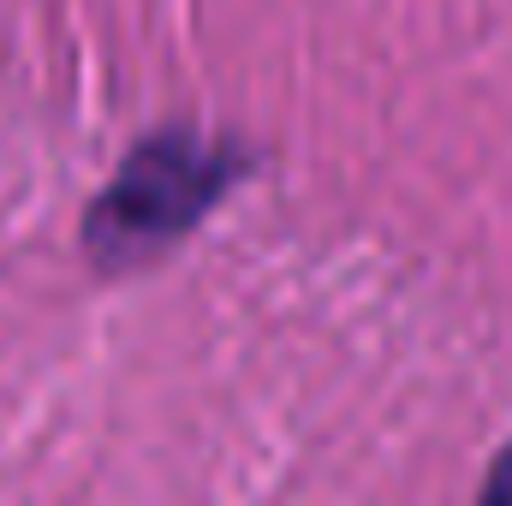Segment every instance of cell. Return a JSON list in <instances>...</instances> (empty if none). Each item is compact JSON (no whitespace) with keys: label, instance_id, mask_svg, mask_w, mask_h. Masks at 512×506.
I'll return each mask as SVG.
<instances>
[{"label":"cell","instance_id":"obj_1","mask_svg":"<svg viewBox=\"0 0 512 506\" xmlns=\"http://www.w3.org/2000/svg\"><path fill=\"white\" fill-rule=\"evenodd\" d=\"M245 173V155L233 143H209L197 131H155L126 155L114 185L90 203L84 251L96 268L120 274L167 245H179Z\"/></svg>","mask_w":512,"mask_h":506}]
</instances>
